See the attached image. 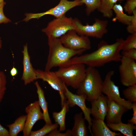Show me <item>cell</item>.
Segmentation results:
<instances>
[{
	"instance_id": "obj_1",
	"label": "cell",
	"mask_w": 136,
	"mask_h": 136,
	"mask_svg": "<svg viewBox=\"0 0 136 136\" xmlns=\"http://www.w3.org/2000/svg\"><path fill=\"white\" fill-rule=\"evenodd\" d=\"M124 40L122 38H118L111 44L102 41L98 44L96 50L89 53L75 56L62 66L82 63L88 67H96L103 66L111 62L120 61L122 57L120 51Z\"/></svg>"
},
{
	"instance_id": "obj_2",
	"label": "cell",
	"mask_w": 136,
	"mask_h": 136,
	"mask_svg": "<svg viewBox=\"0 0 136 136\" xmlns=\"http://www.w3.org/2000/svg\"><path fill=\"white\" fill-rule=\"evenodd\" d=\"M48 44L49 52L45 70L47 71L54 67H61L73 57L86 51L70 49L64 46L58 38L48 37Z\"/></svg>"
},
{
	"instance_id": "obj_3",
	"label": "cell",
	"mask_w": 136,
	"mask_h": 136,
	"mask_svg": "<svg viewBox=\"0 0 136 136\" xmlns=\"http://www.w3.org/2000/svg\"><path fill=\"white\" fill-rule=\"evenodd\" d=\"M103 81L97 69L95 67H88L85 77L77 89V93L85 95L86 99L91 102L102 94Z\"/></svg>"
},
{
	"instance_id": "obj_4",
	"label": "cell",
	"mask_w": 136,
	"mask_h": 136,
	"mask_svg": "<svg viewBox=\"0 0 136 136\" xmlns=\"http://www.w3.org/2000/svg\"><path fill=\"white\" fill-rule=\"evenodd\" d=\"M86 70L85 64L75 63L60 67L55 72L66 86L77 89L85 77Z\"/></svg>"
},
{
	"instance_id": "obj_5",
	"label": "cell",
	"mask_w": 136,
	"mask_h": 136,
	"mask_svg": "<svg viewBox=\"0 0 136 136\" xmlns=\"http://www.w3.org/2000/svg\"><path fill=\"white\" fill-rule=\"evenodd\" d=\"M74 30L80 36L91 37L97 39L101 38L108 32V21L96 18L95 22L92 25L87 23L83 25L78 19H73Z\"/></svg>"
},
{
	"instance_id": "obj_6",
	"label": "cell",
	"mask_w": 136,
	"mask_h": 136,
	"mask_svg": "<svg viewBox=\"0 0 136 136\" xmlns=\"http://www.w3.org/2000/svg\"><path fill=\"white\" fill-rule=\"evenodd\" d=\"M74 29L73 19L64 15L50 22L46 28L42 29V31L48 37L58 38L68 31Z\"/></svg>"
},
{
	"instance_id": "obj_7",
	"label": "cell",
	"mask_w": 136,
	"mask_h": 136,
	"mask_svg": "<svg viewBox=\"0 0 136 136\" xmlns=\"http://www.w3.org/2000/svg\"><path fill=\"white\" fill-rule=\"evenodd\" d=\"M81 0L70 1L67 0H60L58 4L55 7L45 12L39 13H27L25 14V17L23 21L27 22L33 19H38L47 15H52L58 18L65 15V14L71 9L78 6L82 5Z\"/></svg>"
},
{
	"instance_id": "obj_8",
	"label": "cell",
	"mask_w": 136,
	"mask_h": 136,
	"mask_svg": "<svg viewBox=\"0 0 136 136\" xmlns=\"http://www.w3.org/2000/svg\"><path fill=\"white\" fill-rule=\"evenodd\" d=\"M114 73V71L112 70L106 74L103 81L102 93L106 95L108 99L114 101L126 107L128 110H130L132 103L121 97L119 87L112 80Z\"/></svg>"
},
{
	"instance_id": "obj_9",
	"label": "cell",
	"mask_w": 136,
	"mask_h": 136,
	"mask_svg": "<svg viewBox=\"0 0 136 136\" xmlns=\"http://www.w3.org/2000/svg\"><path fill=\"white\" fill-rule=\"evenodd\" d=\"M59 39L64 46L72 50L86 51L91 48L88 37L79 35L74 30L68 31Z\"/></svg>"
},
{
	"instance_id": "obj_10",
	"label": "cell",
	"mask_w": 136,
	"mask_h": 136,
	"mask_svg": "<svg viewBox=\"0 0 136 136\" xmlns=\"http://www.w3.org/2000/svg\"><path fill=\"white\" fill-rule=\"evenodd\" d=\"M37 79L47 82L51 88L58 92L61 99V107L66 101L64 95L65 84L57 75L55 72L35 70Z\"/></svg>"
},
{
	"instance_id": "obj_11",
	"label": "cell",
	"mask_w": 136,
	"mask_h": 136,
	"mask_svg": "<svg viewBox=\"0 0 136 136\" xmlns=\"http://www.w3.org/2000/svg\"><path fill=\"white\" fill-rule=\"evenodd\" d=\"M136 60L122 56L119 67L120 81L127 87L136 84Z\"/></svg>"
},
{
	"instance_id": "obj_12",
	"label": "cell",
	"mask_w": 136,
	"mask_h": 136,
	"mask_svg": "<svg viewBox=\"0 0 136 136\" xmlns=\"http://www.w3.org/2000/svg\"><path fill=\"white\" fill-rule=\"evenodd\" d=\"M64 88V95L67 99L66 102L70 107H73L76 105L80 108L84 115L85 119L88 123V129L91 134L92 119L90 116V108L87 107L85 104L86 96L84 94L73 93L69 90L65 84Z\"/></svg>"
},
{
	"instance_id": "obj_13",
	"label": "cell",
	"mask_w": 136,
	"mask_h": 136,
	"mask_svg": "<svg viewBox=\"0 0 136 136\" xmlns=\"http://www.w3.org/2000/svg\"><path fill=\"white\" fill-rule=\"evenodd\" d=\"M38 101L31 103L25 108L26 118L24 128L23 131V135L30 136L32 129L37 121L43 119V113L41 110Z\"/></svg>"
},
{
	"instance_id": "obj_14",
	"label": "cell",
	"mask_w": 136,
	"mask_h": 136,
	"mask_svg": "<svg viewBox=\"0 0 136 136\" xmlns=\"http://www.w3.org/2000/svg\"><path fill=\"white\" fill-rule=\"evenodd\" d=\"M22 52L23 55V72L21 79L24 84L26 85L37 79L35 69L33 68L31 62L27 44L24 46Z\"/></svg>"
},
{
	"instance_id": "obj_15",
	"label": "cell",
	"mask_w": 136,
	"mask_h": 136,
	"mask_svg": "<svg viewBox=\"0 0 136 136\" xmlns=\"http://www.w3.org/2000/svg\"><path fill=\"white\" fill-rule=\"evenodd\" d=\"M108 99V110L106 117L107 124L117 123L122 121L123 115L128 109L114 101Z\"/></svg>"
},
{
	"instance_id": "obj_16",
	"label": "cell",
	"mask_w": 136,
	"mask_h": 136,
	"mask_svg": "<svg viewBox=\"0 0 136 136\" xmlns=\"http://www.w3.org/2000/svg\"><path fill=\"white\" fill-rule=\"evenodd\" d=\"M108 98L102 94L91 102V114L95 119L104 120L108 110Z\"/></svg>"
},
{
	"instance_id": "obj_17",
	"label": "cell",
	"mask_w": 136,
	"mask_h": 136,
	"mask_svg": "<svg viewBox=\"0 0 136 136\" xmlns=\"http://www.w3.org/2000/svg\"><path fill=\"white\" fill-rule=\"evenodd\" d=\"M91 135L93 136H121L119 133L111 131L105 123L104 120L94 118L92 120Z\"/></svg>"
},
{
	"instance_id": "obj_18",
	"label": "cell",
	"mask_w": 136,
	"mask_h": 136,
	"mask_svg": "<svg viewBox=\"0 0 136 136\" xmlns=\"http://www.w3.org/2000/svg\"><path fill=\"white\" fill-rule=\"evenodd\" d=\"M82 112L76 114L74 117L73 126L71 130L72 136H86L87 129L85 123Z\"/></svg>"
},
{
	"instance_id": "obj_19",
	"label": "cell",
	"mask_w": 136,
	"mask_h": 136,
	"mask_svg": "<svg viewBox=\"0 0 136 136\" xmlns=\"http://www.w3.org/2000/svg\"><path fill=\"white\" fill-rule=\"evenodd\" d=\"M35 84L37 88V92L38 98V103L43 110L44 116L43 119L46 124H52L48 112V103L45 98L44 91L38 81H36Z\"/></svg>"
},
{
	"instance_id": "obj_20",
	"label": "cell",
	"mask_w": 136,
	"mask_h": 136,
	"mask_svg": "<svg viewBox=\"0 0 136 136\" xmlns=\"http://www.w3.org/2000/svg\"><path fill=\"white\" fill-rule=\"evenodd\" d=\"M108 127L113 131L120 132L126 136H133V132L136 129V125L128 123L126 124L122 121L115 123L107 124Z\"/></svg>"
},
{
	"instance_id": "obj_21",
	"label": "cell",
	"mask_w": 136,
	"mask_h": 136,
	"mask_svg": "<svg viewBox=\"0 0 136 136\" xmlns=\"http://www.w3.org/2000/svg\"><path fill=\"white\" fill-rule=\"evenodd\" d=\"M69 106L66 101L59 112H54L53 117L55 122L59 126V131H63L65 129V119L66 114L69 110Z\"/></svg>"
},
{
	"instance_id": "obj_22",
	"label": "cell",
	"mask_w": 136,
	"mask_h": 136,
	"mask_svg": "<svg viewBox=\"0 0 136 136\" xmlns=\"http://www.w3.org/2000/svg\"><path fill=\"white\" fill-rule=\"evenodd\" d=\"M26 118V115H22L16 119L14 122L8 125L9 136H17L24 129Z\"/></svg>"
},
{
	"instance_id": "obj_23",
	"label": "cell",
	"mask_w": 136,
	"mask_h": 136,
	"mask_svg": "<svg viewBox=\"0 0 136 136\" xmlns=\"http://www.w3.org/2000/svg\"><path fill=\"white\" fill-rule=\"evenodd\" d=\"M113 10L116 16L113 19V21L117 20L123 24L127 25H129L132 18V15H128L125 13L123 8L120 4H115L113 8Z\"/></svg>"
},
{
	"instance_id": "obj_24",
	"label": "cell",
	"mask_w": 136,
	"mask_h": 136,
	"mask_svg": "<svg viewBox=\"0 0 136 136\" xmlns=\"http://www.w3.org/2000/svg\"><path fill=\"white\" fill-rule=\"evenodd\" d=\"M118 0H100L97 10L106 18H111L113 16V8Z\"/></svg>"
},
{
	"instance_id": "obj_25",
	"label": "cell",
	"mask_w": 136,
	"mask_h": 136,
	"mask_svg": "<svg viewBox=\"0 0 136 136\" xmlns=\"http://www.w3.org/2000/svg\"><path fill=\"white\" fill-rule=\"evenodd\" d=\"M59 127L56 123L52 124H46L40 129L35 131H31L30 136H44L57 129Z\"/></svg>"
},
{
	"instance_id": "obj_26",
	"label": "cell",
	"mask_w": 136,
	"mask_h": 136,
	"mask_svg": "<svg viewBox=\"0 0 136 136\" xmlns=\"http://www.w3.org/2000/svg\"><path fill=\"white\" fill-rule=\"evenodd\" d=\"M132 49H136V32L131 33L124 40L121 50Z\"/></svg>"
},
{
	"instance_id": "obj_27",
	"label": "cell",
	"mask_w": 136,
	"mask_h": 136,
	"mask_svg": "<svg viewBox=\"0 0 136 136\" xmlns=\"http://www.w3.org/2000/svg\"><path fill=\"white\" fill-rule=\"evenodd\" d=\"M122 93L127 100L132 103L136 102V84L128 86Z\"/></svg>"
},
{
	"instance_id": "obj_28",
	"label": "cell",
	"mask_w": 136,
	"mask_h": 136,
	"mask_svg": "<svg viewBox=\"0 0 136 136\" xmlns=\"http://www.w3.org/2000/svg\"><path fill=\"white\" fill-rule=\"evenodd\" d=\"M81 3L86 5V11L87 15L94 11L98 8L100 0H81Z\"/></svg>"
},
{
	"instance_id": "obj_29",
	"label": "cell",
	"mask_w": 136,
	"mask_h": 136,
	"mask_svg": "<svg viewBox=\"0 0 136 136\" xmlns=\"http://www.w3.org/2000/svg\"><path fill=\"white\" fill-rule=\"evenodd\" d=\"M7 79L3 71H0V103L2 101L6 90Z\"/></svg>"
},
{
	"instance_id": "obj_30",
	"label": "cell",
	"mask_w": 136,
	"mask_h": 136,
	"mask_svg": "<svg viewBox=\"0 0 136 136\" xmlns=\"http://www.w3.org/2000/svg\"><path fill=\"white\" fill-rule=\"evenodd\" d=\"M124 8L125 11L128 14H132L134 11L136 9V0H127Z\"/></svg>"
},
{
	"instance_id": "obj_31",
	"label": "cell",
	"mask_w": 136,
	"mask_h": 136,
	"mask_svg": "<svg viewBox=\"0 0 136 136\" xmlns=\"http://www.w3.org/2000/svg\"><path fill=\"white\" fill-rule=\"evenodd\" d=\"M132 14L131 23L126 28L127 32L131 34L136 32V9L134 11Z\"/></svg>"
},
{
	"instance_id": "obj_32",
	"label": "cell",
	"mask_w": 136,
	"mask_h": 136,
	"mask_svg": "<svg viewBox=\"0 0 136 136\" xmlns=\"http://www.w3.org/2000/svg\"><path fill=\"white\" fill-rule=\"evenodd\" d=\"M6 4L4 1L0 3V24L11 22V20L5 15L4 12V8Z\"/></svg>"
},
{
	"instance_id": "obj_33",
	"label": "cell",
	"mask_w": 136,
	"mask_h": 136,
	"mask_svg": "<svg viewBox=\"0 0 136 136\" xmlns=\"http://www.w3.org/2000/svg\"><path fill=\"white\" fill-rule=\"evenodd\" d=\"M121 54L122 56L136 60V49L122 50Z\"/></svg>"
},
{
	"instance_id": "obj_34",
	"label": "cell",
	"mask_w": 136,
	"mask_h": 136,
	"mask_svg": "<svg viewBox=\"0 0 136 136\" xmlns=\"http://www.w3.org/2000/svg\"><path fill=\"white\" fill-rule=\"evenodd\" d=\"M49 136H72L71 130H68L64 133H62L61 131L56 129L48 134Z\"/></svg>"
},
{
	"instance_id": "obj_35",
	"label": "cell",
	"mask_w": 136,
	"mask_h": 136,
	"mask_svg": "<svg viewBox=\"0 0 136 136\" xmlns=\"http://www.w3.org/2000/svg\"><path fill=\"white\" fill-rule=\"evenodd\" d=\"M131 109L133 111L132 116L131 119L128 120V123L136 125V102L132 103Z\"/></svg>"
},
{
	"instance_id": "obj_36",
	"label": "cell",
	"mask_w": 136,
	"mask_h": 136,
	"mask_svg": "<svg viewBox=\"0 0 136 136\" xmlns=\"http://www.w3.org/2000/svg\"><path fill=\"white\" fill-rule=\"evenodd\" d=\"M0 136H9V131L0 124Z\"/></svg>"
},
{
	"instance_id": "obj_37",
	"label": "cell",
	"mask_w": 136,
	"mask_h": 136,
	"mask_svg": "<svg viewBox=\"0 0 136 136\" xmlns=\"http://www.w3.org/2000/svg\"><path fill=\"white\" fill-rule=\"evenodd\" d=\"M10 75L12 77H14L16 76L18 73L17 69L14 66L10 70Z\"/></svg>"
},
{
	"instance_id": "obj_38",
	"label": "cell",
	"mask_w": 136,
	"mask_h": 136,
	"mask_svg": "<svg viewBox=\"0 0 136 136\" xmlns=\"http://www.w3.org/2000/svg\"><path fill=\"white\" fill-rule=\"evenodd\" d=\"M2 46V41L1 38L0 37V50L1 49Z\"/></svg>"
},
{
	"instance_id": "obj_39",
	"label": "cell",
	"mask_w": 136,
	"mask_h": 136,
	"mask_svg": "<svg viewBox=\"0 0 136 136\" xmlns=\"http://www.w3.org/2000/svg\"><path fill=\"white\" fill-rule=\"evenodd\" d=\"M4 1V0H0V3Z\"/></svg>"
},
{
	"instance_id": "obj_40",
	"label": "cell",
	"mask_w": 136,
	"mask_h": 136,
	"mask_svg": "<svg viewBox=\"0 0 136 136\" xmlns=\"http://www.w3.org/2000/svg\"><path fill=\"white\" fill-rule=\"evenodd\" d=\"M122 0H118V1H122Z\"/></svg>"
}]
</instances>
